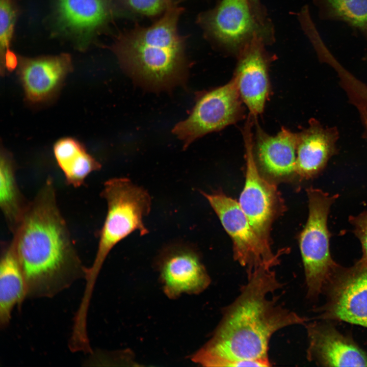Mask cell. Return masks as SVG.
<instances>
[{
  "instance_id": "3",
  "label": "cell",
  "mask_w": 367,
  "mask_h": 367,
  "mask_svg": "<svg viewBox=\"0 0 367 367\" xmlns=\"http://www.w3.org/2000/svg\"><path fill=\"white\" fill-rule=\"evenodd\" d=\"M178 5L174 2L150 26L120 33L112 45L122 68L147 89L167 91L186 82V41L177 28L184 9Z\"/></svg>"
},
{
  "instance_id": "19",
  "label": "cell",
  "mask_w": 367,
  "mask_h": 367,
  "mask_svg": "<svg viewBox=\"0 0 367 367\" xmlns=\"http://www.w3.org/2000/svg\"><path fill=\"white\" fill-rule=\"evenodd\" d=\"M54 153L66 182L75 188L81 186L90 173L101 168L83 145L70 137L59 140L54 146Z\"/></svg>"
},
{
  "instance_id": "6",
  "label": "cell",
  "mask_w": 367,
  "mask_h": 367,
  "mask_svg": "<svg viewBox=\"0 0 367 367\" xmlns=\"http://www.w3.org/2000/svg\"><path fill=\"white\" fill-rule=\"evenodd\" d=\"M309 213L306 225L299 238L307 295L317 298L323 291L331 275L338 266L329 250L330 233L327 218L330 208L337 196L318 189L307 191Z\"/></svg>"
},
{
  "instance_id": "12",
  "label": "cell",
  "mask_w": 367,
  "mask_h": 367,
  "mask_svg": "<svg viewBox=\"0 0 367 367\" xmlns=\"http://www.w3.org/2000/svg\"><path fill=\"white\" fill-rule=\"evenodd\" d=\"M266 45L259 38L247 44L237 56L232 77L243 103L254 118L264 111L270 94L269 67L272 57L266 51Z\"/></svg>"
},
{
  "instance_id": "10",
  "label": "cell",
  "mask_w": 367,
  "mask_h": 367,
  "mask_svg": "<svg viewBox=\"0 0 367 367\" xmlns=\"http://www.w3.org/2000/svg\"><path fill=\"white\" fill-rule=\"evenodd\" d=\"M249 116L243 130L246 161V181L239 204L257 235L270 245L269 229L276 204L275 188L260 174L253 151L252 126Z\"/></svg>"
},
{
  "instance_id": "27",
  "label": "cell",
  "mask_w": 367,
  "mask_h": 367,
  "mask_svg": "<svg viewBox=\"0 0 367 367\" xmlns=\"http://www.w3.org/2000/svg\"><path fill=\"white\" fill-rule=\"evenodd\" d=\"M185 1H186V0H174V2H175L177 4H179V3H181V2H182Z\"/></svg>"
},
{
  "instance_id": "18",
  "label": "cell",
  "mask_w": 367,
  "mask_h": 367,
  "mask_svg": "<svg viewBox=\"0 0 367 367\" xmlns=\"http://www.w3.org/2000/svg\"><path fill=\"white\" fill-rule=\"evenodd\" d=\"M27 297L22 271L11 243L4 246L0 263V326L6 327L13 308Z\"/></svg>"
},
{
  "instance_id": "5",
  "label": "cell",
  "mask_w": 367,
  "mask_h": 367,
  "mask_svg": "<svg viewBox=\"0 0 367 367\" xmlns=\"http://www.w3.org/2000/svg\"><path fill=\"white\" fill-rule=\"evenodd\" d=\"M197 21L209 41L237 56L255 38L267 44L273 41V25L260 0H221Z\"/></svg>"
},
{
  "instance_id": "1",
  "label": "cell",
  "mask_w": 367,
  "mask_h": 367,
  "mask_svg": "<svg viewBox=\"0 0 367 367\" xmlns=\"http://www.w3.org/2000/svg\"><path fill=\"white\" fill-rule=\"evenodd\" d=\"M271 266L247 274L234 300L223 310L211 337L191 357L207 367L251 366L249 360L270 361V339L277 331L308 319L286 308L275 293L283 285Z\"/></svg>"
},
{
  "instance_id": "22",
  "label": "cell",
  "mask_w": 367,
  "mask_h": 367,
  "mask_svg": "<svg viewBox=\"0 0 367 367\" xmlns=\"http://www.w3.org/2000/svg\"><path fill=\"white\" fill-rule=\"evenodd\" d=\"M127 12L139 16L155 17L162 15L174 0H118Z\"/></svg>"
},
{
  "instance_id": "2",
  "label": "cell",
  "mask_w": 367,
  "mask_h": 367,
  "mask_svg": "<svg viewBox=\"0 0 367 367\" xmlns=\"http://www.w3.org/2000/svg\"><path fill=\"white\" fill-rule=\"evenodd\" d=\"M55 192L53 180L47 179L12 231L10 243L27 297L51 298L86 277L87 268L74 247Z\"/></svg>"
},
{
  "instance_id": "23",
  "label": "cell",
  "mask_w": 367,
  "mask_h": 367,
  "mask_svg": "<svg viewBox=\"0 0 367 367\" xmlns=\"http://www.w3.org/2000/svg\"><path fill=\"white\" fill-rule=\"evenodd\" d=\"M0 49L1 60L11 51L10 45L12 37L15 11L12 0H0Z\"/></svg>"
},
{
  "instance_id": "21",
  "label": "cell",
  "mask_w": 367,
  "mask_h": 367,
  "mask_svg": "<svg viewBox=\"0 0 367 367\" xmlns=\"http://www.w3.org/2000/svg\"><path fill=\"white\" fill-rule=\"evenodd\" d=\"M323 18L338 20L364 30L367 28V0H316Z\"/></svg>"
},
{
  "instance_id": "9",
  "label": "cell",
  "mask_w": 367,
  "mask_h": 367,
  "mask_svg": "<svg viewBox=\"0 0 367 367\" xmlns=\"http://www.w3.org/2000/svg\"><path fill=\"white\" fill-rule=\"evenodd\" d=\"M326 302L319 318L346 322L367 328V261L335 269L324 290Z\"/></svg>"
},
{
  "instance_id": "15",
  "label": "cell",
  "mask_w": 367,
  "mask_h": 367,
  "mask_svg": "<svg viewBox=\"0 0 367 367\" xmlns=\"http://www.w3.org/2000/svg\"><path fill=\"white\" fill-rule=\"evenodd\" d=\"M255 123L253 151L262 168L269 174L281 176L296 172L297 133L282 127L275 136L266 133Z\"/></svg>"
},
{
  "instance_id": "8",
  "label": "cell",
  "mask_w": 367,
  "mask_h": 367,
  "mask_svg": "<svg viewBox=\"0 0 367 367\" xmlns=\"http://www.w3.org/2000/svg\"><path fill=\"white\" fill-rule=\"evenodd\" d=\"M233 242V257L247 274L263 266L274 267L282 252L274 254L257 235L239 202L222 193L201 192Z\"/></svg>"
},
{
  "instance_id": "4",
  "label": "cell",
  "mask_w": 367,
  "mask_h": 367,
  "mask_svg": "<svg viewBox=\"0 0 367 367\" xmlns=\"http://www.w3.org/2000/svg\"><path fill=\"white\" fill-rule=\"evenodd\" d=\"M101 196L107 202V213L93 264L87 269L82 299L86 304L90 302L97 277L111 250L134 231L142 236L149 232L143 219L150 212L151 199L145 189L127 178L115 177L104 183Z\"/></svg>"
},
{
  "instance_id": "26",
  "label": "cell",
  "mask_w": 367,
  "mask_h": 367,
  "mask_svg": "<svg viewBox=\"0 0 367 367\" xmlns=\"http://www.w3.org/2000/svg\"><path fill=\"white\" fill-rule=\"evenodd\" d=\"M361 115L363 118L364 123L367 128V111L363 107H359Z\"/></svg>"
},
{
  "instance_id": "11",
  "label": "cell",
  "mask_w": 367,
  "mask_h": 367,
  "mask_svg": "<svg viewBox=\"0 0 367 367\" xmlns=\"http://www.w3.org/2000/svg\"><path fill=\"white\" fill-rule=\"evenodd\" d=\"M164 294L170 299L182 294H200L211 280L197 252L191 246L174 245L162 251L156 261Z\"/></svg>"
},
{
  "instance_id": "25",
  "label": "cell",
  "mask_w": 367,
  "mask_h": 367,
  "mask_svg": "<svg viewBox=\"0 0 367 367\" xmlns=\"http://www.w3.org/2000/svg\"><path fill=\"white\" fill-rule=\"evenodd\" d=\"M352 91L358 98L361 107L367 111V87L359 81L353 85Z\"/></svg>"
},
{
  "instance_id": "20",
  "label": "cell",
  "mask_w": 367,
  "mask_h": 367,
  "mask_svg": "<svg viewBox=\"0 0 367 367\" xmlns=\"http://www.w3.org/2000/svg\"><path fill=\"white\" fill-rule=\"evenodd\" d=\"M28 203L17 183L12 156L2 147L0 157V206L12 232L20 219Z\"/></svg>"
},
{
  "instance_id": "13",
  "label": "cell",
  "mask_w": 367,
  "mask_h": 367,
  "mask_svg": "<svg viewBox=\"0 0 367 367\" xmlns=\"http://www.w3.org/2000/svg\"><path fill=\"white\" fill-rule=\"evenodd\" d=\"M72 69L70 57L56 56L19 59L18 75L25 99L39 104L54 98Z\"/></svg>"
},
{
  "instance_id": "28",
  "label": "cell",
  "mask_w": 367,
  "mask_h": 367,
  "mask_svg": "<svg viewBox=\"0 0 367 367\" xmlns=\"http://www.w3.org/2000/svg\"><path fill=\"white\" fill-rule=\"evenodd\" d=\"M365 32L367 33V28L364 30V31Z\"/></svg>"
},
{
  "instance_id": "16",
  "label": "cell",
  "mask_w": 367,
  "mask_h": 367,
  "mask_svg": "<svg viewBox=\"0 0 367 367\" xmlns=\"http://www.w3.org/2000/svg\"><path fill=\"white\" fill-rule=\"evenodd\" d=\"M111 4L110 0H58V23L65 31L85 37L110 20Z\"/></svg>"
},
{
  "instance_id": "17",
  "label": "cell",
  "mask_w": 367,
  "mask_h": 367,
  "mask_svg": "<svg viewBox=\"0 0 367 367\" xmlns=\"http://www.w3.org/2000/svg\"><path fill=\"white\" fill-rule=\"evenodd\" d=\"M336 139L334 130L310 122L308 128L297 133L296 172L305 178L320 172L334 153Z\"/></svg>"
},
{
  "instance_id": "24",
  "label": "cell",
  "mask_w": 367,
  "mask_h": 367,
  "mask_svg": "<svg viewBox=\"0 0 367 367\" xmlns=\"http://www.w3.org/2000/svg\"><path fill=\"white\" fill-rule=\"evenodd\" d=\"M350 220L354 227V233L361 244V258L367 261V211L357 216L351 217Z\"/></svg>"
},
{
  "instance_id": "14",
  "label": "cell",
  "mask_w": 367,
  "mask_h": 367,
  "mask_svg": "<svg viewBox=\"0 0 367 367\" xmlns=\"http://www.w3.org/2000/svg\"><path fill=\"white\" fill-rule=\"evenodd\" d=\"M306 328L309 361L325 366H367V353L334 327L313 322Z\"/></svg>"
},
{
  "instance_id": "7",
  "label": "cell",
  "mask_w": 367,
  "mask_h": 367,
  "mask_svg": "<svg viewBox=\"0 0 367 367\" xmlns=\"http://www.w3.org/2000/svg\"><path fill=\"white\" fill-rule=\"evenodd\" d=\"M243 102L234 80L200 94L187 118L177 123L173 133L184 148L207 134L220 130L240 120Z\"/></svg>"
}]
</instances>
